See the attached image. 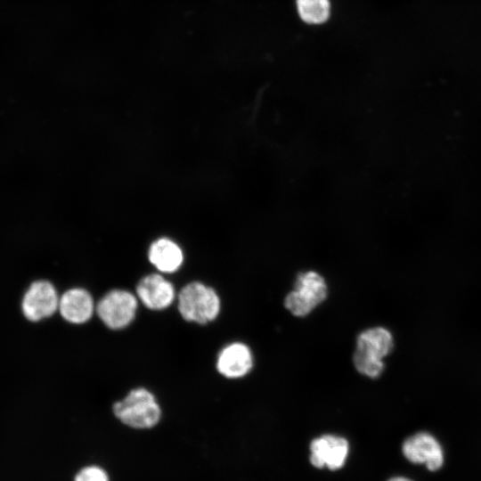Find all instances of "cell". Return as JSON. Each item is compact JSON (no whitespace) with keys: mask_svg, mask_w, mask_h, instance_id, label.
Instances as JSON below:
<instances>
[{"mask_svg":"<svg viewBox=\"0 0 481 481\" xmlns=\"http://www.w3.org/2000/svg\"><path fill=\"white\" fill-rule=\"evenodd\" d=\"M401 452L408 462L423 467L429 472H437L445 464L443 444L427 431H419L406 437L402 443Z\"/></svg>","mask_w":481,"mask_h":481,"instance_id":"obj_3","label":"cell"},{"mask_svg":"<svg viewBox=\"0 0 481 481\" xmlns=\"http://www.w3.org/2000/svg\"><path fill=\"white\" fill-rule=\"evenodd\" d=\"M253 363L251 349L244 343L233 342L219 352L216 369L225 378L238 379L251 371Z\"/></svg>","mask_w":481,"mask_h":481,"instance_id":"obj_8","label":"cell"},{"mask_svg":"<svg viewBox=\"0 0 481 481\" xmlns=\"http://www.w3.org/2000/svg\"><path fill=\"white\" fill-rule=\"evenodd\" d=\"M177 300L181 316L188 322L199 324L214 321L221 308L216 291L199 281L186 284L180 290Z\"/></svg>","mask_w":481,"mask_h":481,"instance_id":"obj_2","label":"cell"},{"mask_svg":"<svg viewBox=\"0 0 481 481\" xmlns=\"http://www.w3.org/2000/svg\"><path fill=\"white\" fill-rule=\"evenodd\" d=\"M150 262L162 273L177 271L183 261V254L180 246L167 237H161L151 244L148 251Z\"/></svg>","mask_w":481,"mask_h":481,"instance_id":"obj_12","label":"cell"},{"mask_svg":"<svg viewBox=\"0 0 481 481\" xmlns=\"http://www.w3.org/2000/svg\"><path fill=\"white\" fill-rule=\"evenodd\" d=\"M394 347L391 332L384 327L363 330L356 338L355 353L376 360H383Z\"/></svg>","mask_w":481,"mask_h":481,"instance_id":"obj_10","label":"cell"},{"mask_svg":"<svg viewBox=\"0 0 481 481\" xmlns=\"http://www.w3.org/2000/svg\"><path fill=\"white\" fill-rule=\"evenodd\" d=\"M59 297L53 285L47 281L33 282L22 299V311L27 319L40 321L51 316L59 307Z\"/></svg>","mask_w":481,"mask_h":481,"instance_id":"obj_6","label":"cell"},{"mask_svg":"<svg viewBox=\"0 0 481 481\" xmlns=\"http://www.w3.org/2000/svg\"><path fill=\"white\" fill-rule=\"evenodd\" d=\"M113 413L123 424L138 429L153 428L161 417L154 395L144 387L133 389L121 401L116 402Z\"/></svg>","mask_w":481,"mask_h":481,"instance_id":"obj_1","label":"cell"},{"mask_svg":"<svg viewBox=\"0 0 481 481\" xmlns=\"http://www.w3.org/2000/svg\"><path fill=\"white\" fill-rule=\"evenodd\" d=\"M353 363L356 371L363 376L375 379L384 371V361L365 357L354 352Z\"/></svg>","mask_w":481,"mask_h":481,"instance_id":"obj_14","label":"cell"},{"mask_svg":"<svg viewBox=\"0 0 481 481\" xmlns=\"http://www.w3.org/2000/svg\"><path fill=\"white\" fill-rule=\"evenodd\" d=\"M137 298L124 289H112L97 303L96 313L110 329L119 330L128 326L135 319Z\"/></svg>","mask_w":481,"mask_h":481,"instance_id":"obj_4","label":"cell"},{"mask_svg":"<svg viewBox=\"0 0 481 481\" xmlns=\"http://www.w3.org/2000/svg\"><path fill=\"white\" fill-rule=\"evenodd\" d=\"M349 448V443L344 436L334 434L321 435L310 442V463L316 469L338 470L346 462Z\"/></svg>","mask_w":481,"mask_h":481,"instance_id":"obj_5","label":"cell"},{"mask_svg":"<svg viewBox=\"0 0 481 481\" xmlns=\"http://www.w3.org/2000/svg\"><path fill=\"white\" fill-rule=\"evenodd\" d=\"M136 294L141 302L151 310L168 307L175 298L173 284L158 273L141 279L136 286Z\"/></svg>","mask_w":481,"mask_h":481,"instance_id":"obj_7","label":"cell"},{"mask_svg":"<svg viewBox=\"0 0 481 481\" xmlns=\"http://www.w3.org/2000/svg\"><path fill=\"white\" fill-rule=\"evenodd\" d=\"M294 296L307 308L314 310L328 295L325 279L315 271L300 273L295 281Z\"/></svg>","mask_w":481,"mask_h":481,"instance_id":"obj_11","label":"cell"},{"mask_svg":"<svg viewBox=\"0 0 481 481\" xmlns=\"http://www.w3.org/2000/svg\"><path fill=\"white\" fill-rule=\"evenodd\" d=\"M297 6L301 19L310 24H320L330 15L329 0H297Z\"/></svg>","mask_w":481,"mask_h":481,"instance_id":"obj_13","label":"cell"},{"mask_svg":"<svg viewBox=\"0 0 481 481\" xmlns=\"http://www.w3.org/2000/svg\"><path fill=\"white\" fill-rule=\"evenodd\" d=\"M61 316L69 322L81 324L87 322L94 311L91 294L81 288H74L62 294L58 307Z\"/></svg>","mask_w":481,"mask_h":481,"instance_id":"obj_9","label":"cell"},{"mask_svg":"<svg viewBox=\"0 0 481 481\" xmlns=\"http://www.w3.org/2000/svg\"><path fill=\"white\" fill-rule=\"evenodd\" d=\"M387 481H415V480L407 476L395 475L389 477Z\"/></svg>","mask_w":481,"mask_h":481,"instance_id":"obj_16","label":"cell"},{"mask_svg":"<svg viewBox=\"0 0 481 481\" xmlns=\"http://www.w3.org/2000/svg\"><path fill=\"white\" fill-rule=\"evenodd\" d=\"M74 481H110V477L103 468L88 465L76 474Z\"/></svg>","mask_w":481,"mask_h":481,"instance_id":"obj_15","label":"cell"}]
</instances>
